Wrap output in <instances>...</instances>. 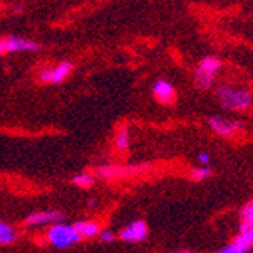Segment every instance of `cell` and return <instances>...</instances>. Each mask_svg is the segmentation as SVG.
<instances>
[{
    "mask_svg": "<svg viewBox=\"0 0 253 253\" xmlns=\"http://www.w3.org/2000/svg\"><path fill=\"white\" fill-rule=\"evenodd\" d=\"M217 100L226 109L232 111H244L252 105V96L246 89L231 88V86H220L215 91Z\"/></svg>",
    "mask_w": 253,
    "mask_h": 253,
    "instance_id": "1",
    "label": "cell"
},
{
    "mask_svg": "<svg viewBox=\"0 0 253 253\" xmlns=\"http://www.w3.org/2000/svg\"><path fill=\"white\" fill-rule=\"evenodd\" d=\"M47 240L52 246L58 249H67L76 243L81 241V237L75 226L72 224H64V223H56L53 224L49 232H47Z\"/></svg>",
    "mask_w": 253,
    "mask_h": 253,
    "instance_id": "2",
    "label": "cell"
},
{
    "mask_svg": "<svg viewBox=\"0 0 253 253\" xmlns=\"http://www.w3.org/2000/svg\"><path fill=\"white\" fill-rule=\"evenodd\" d=\"M221 67V61L215 56H206L200 61V64L197 65L196 72H194V81L196 85L200 89H208L212 86L214 84V78L215 73L220 70Z\"/></svg>",
    "mask_w": 253,
    "mask_h": 253,
    "instance_id": "3",
    "label": "cell"
},
{
    "mask_svg": "<svg viewBox=\"0 0 253 253\" xmlns=\"http://www.w3.org/2000/svg\"><path fill=\"white\" fill-rule=\"evenodd\" d=\"M147 234H149L147 224L141 220H136L122 229L119 232V238L126 243H140L147 237Z\"/></svg>",
    "mask_w": 253,
    "mask_h": 253,
    "instance_id": "4",
    "label": "cell"
},
{
    "mask_svg": "<svg viewBox=\"0 0 253 253\" xmlns=\"http://www.w3.org/2000/svg\"><path fill=\"white\" fill-rule=\"evenodd\" d=\"M210 126L214 132H217L221 136H235L238 132L243 130V125L240 122H234V120H227L224 117H218L214 116L210 119Z\"/></svg>",
    "mask_w": 253,
    "mask_h": 253,
    "instance_id": "5",
    "label": "cell"
},
{
    "mask_svg": "<svg viewBox=\"0 0 253 253\" xmlns=\"http://www.w3.org/2000/svg\"><path fill=\"white\" fill-rule=\"evenodd\" d=\"M73 65L70 62H61L56 67L47 68V70H42L40 73V81L45 84H61L68 75H70Z\"/></svg>",
    "mask_w": 253,
    "mask_h": 253,
    "instance_id": "6",
    "label": "cell"
},
{
    "mask_svg": "<svg viewBox=\"0 0 253 253\" xmlns=\"http://www.w3.org/2000/svg\"><path fill=\"white\" fill-rule=\"evenodd\" d=\"M5 52H35L40 49V45L34 41L23 40L17 37H11L6 41H3Z\"/></svg>",
    "mask_w": 253,
    "mask_h": 253,
    "instance_id": "7",
    "label": "cell"
},
{
    "mask_svg": "<svg viewBox=\"0 0 253 253\" xmlns=\"http://www.w3.org/2000/svg\"><path fill=\"white\" fill-rule=\"evenodd\" d=\"M62 218V214L58 211H40L34 212L26 218L28 226H44V224H50Z\"/></svg>",
    "mask_w": 253,
    "mask_h": 253,
    "instance_id": "8",
    "label": "cell"
},
{
    "mask_svg": "<svg viewBox=\"0 0 253 253\" xmlns=\"http://www.w3.org/2000/svg\"><path fill=\"white\" fill-rule=\"evenodd\" d=\"M155 97L163 103H171L174 100V88L167 81H158L153 85Z\"/></svg>",
    "mask_w": 253,
    "mask_h": 253,
    "instance_id": "9",
    "label": "cell"
},
{
    "mask_svg": "<svg viewBox=\"0 0 253 253\" xmlns=\"http://www.w3.org/2000/svg\"><path fill=\"white\" fill-rule=\"evenodd\" d=\"M234 243H237L244 252L250 250L253 247V224L241 223V232Z\"/></svg>",
    "mask_w": 253,
    "mask_h": 253,
    "instance_id": "10",
    "label": "cell"
},
{
    "mask_svg": "<svg viewBox=\"0 0 253 253\" xmlns=\"http://www.w3.org/2000/svg\"><path fill=\"white\" fill-rule=\"evenodd\" d=\"M75 229L78 231L81 238H93L96 235H99V226L94 221H78L76 224H73Z\"/></svg>",
    "mask_w": 253,
    "mask_h": 253,
    "instance_id": "11",
    "label": "cell"
},
{
    "mask_svg": "<svg viewBox=\"0 0 253 253\" xmlns=\"http://www.w3.org/2000/svg\"><path fill=\"white\" fill-rule=\"evenodd\" d=\"M15 241V232L11 226L0 221V244H11Z\"/></svg>",
    "mask_w": 253,
    "mask_h": 253,
    "instance_id": "12",
    "label": "cell"
},
{
    "mask_svg": "<svg viewBox=\"0 0 253 253\" xmlns=\"http://www.w3.org/2000/svg\"><path fill=\"white\" fill-rule=\"evenodd\" d=\"M93 182H94L93 176L88 174V173H79L73 177V183L81 188H89L91 185H93Z\"/></svg>",
    "mask_w": 253,
    "mask_h": 253,
    "instance_id": "13",
    "label": "cell"
},
{
    "mask_svg": "<svg viewBox=\"0 0 253 253\" xmlns=\"http://www.w3.org/2000/svg\"><path fill=\"white\" fill-rule=\"evenodd\" d=\"M132 169H116V167H103V169H100L99 170V174L102 176V177H106V179H109V177H116V176H120V174H125V173H127V171H130Z\"/></svg>",
    "mask_w": 253,
    "mask_h": 253,
    "instance_id": "14",
    "label": "cell"
},
{
    "mask_svg": "<svg viewBox=\"0 0 253 253\" xmlns=\"http://www.w3.org/2000/svg\"><path fill=\"white\" fill-rule=\"evenodd\" d=\"M127 143H129V133H127V129L126 127H120L117 135H116V144L120 150H125L127 147Z\"/></svg>",
    "mask_w": 253,
    "mask_h": 253,
    "instance_id": "15",
    "label": "cell"
},
{
    "mask_svg": "<svg viewBox=\"0 0 253 253\" xmlns=\"http://www.w3.org/2000/svg\"><path fill=\"white\" fill-rule=\"evenodd\" d=\"M241 220L243 223L253 224V200H250L241 211Z\"/></svg>",
    "mask_w": 253,
    "mask_h": 253,
    "instance_id": "16",
    "label": "cell"
},
{
    "mask_svg": "<svg viewBox=\"0 0 253 253\" xmlns=\"http://www.w3.org/2000/svg\"><path fill=\"white\" fill-rule=\"evenodd\" d=\"M210 174H211V169H208V167H200V169H194L191 171V179L199 182V180L206 179Z\"/></svg>",
    "mask_w": 253,
    "mask_h": 253,
    "instance_id": "17",
    "label": "cell"
},
{
    "mask_svg": "<svg viewBox=\"0 0 253 253\" xmlns=\"http://www.w3.org/2000/svg\"><path fill=\"white\" fill-rule=\"evenodd\" d=\"M218 253H246L237 243H232V244H229V246H226L224 249H221Z\"/></svg>",
    "mask_w": 253,
    "mask_h": 253,
    "instance_id": "18",
    "label": "cell"
},
{
    "mask_svg": "<svg viewBox=\"0 0 253 253\" xmlns=\"http://www.w3.org/2000/svg\"><path fill=\"white\" fill-rule=\"evenodd\" d=\"M99 237H100V240L105 241V243H109V241H114V240H116V234H114L112 231H102V232H99Z\"/></svg>",
    "mask_w": 253,
    "mask_h": 253,
    "instance_id": "19",
    "label": "cell"
},
{
    "mask_svg": "<svg viewBox=\"0 0 253 253\" xmlns=\"http://www.w3.org/2000/svg\"><path fill=\"white\" fill-rule=\"evenodd\" d=\"M210 159H211V156H210L208 153H200V155H199V163L203 164V166L208 164V163H210Z\"/></svg>",
    "mask_w": 253,
    "mask_h": 253,
    "instance_id": "20",
    "label": "cell"
},
{
    "mask_svg": "<svg viewBox=\"0 0 253 253\" xmlns=\"http://www.w3.org/2000/svg\"><path fill=\"white\" fill-rule=\"evenodd\" d=\"M5 52V45H3V42L2 41H0V55H2Z\"/></svg>",
    "mask_w": 253,
    "mask_h": 253,
    "instance_id": "21",
    "label": "cell"
},
{
    "mask_svg": "<svg viewBox=\"0 0 253 253\" xmlns=\"http://www.w3.org/2000/svg\"><path fill=\"white\" fill-rule=\"evenodd\" d=\"M96 202H97L96 199H91V200H89V205H91V206H96Z\"/></svg>",
    "mask_w": 253,
    "mask_h": 253,
    "instance_id": "22",
    "label": "cell"
},
{
    "mask_svg": "<svg viewBox=\"0 0 253 253\" xmlns=\"http://www.w3.org/2000/svg\"><path fill=\"white\" fill-rule=\"evenodd\" d=\"M173 253H191V252H185V250L182 252V250H179V252H173Z\"/></svg>",
    "mask_w": 253,
    "mask_h": 253,
    "instance_id": "23",
    "label": "cell"
}]
</instances>
